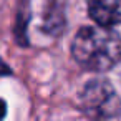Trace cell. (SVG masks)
<instances>
[{
	"mask_svg": "<svg viewBox=\"0 0 121 121\" xmlns=\"http://www.w3.org/2000/svg\"><path fill=\"white\" fill-rule=\"evenodd\" d=\"M66 0H45L43 7V32L48 35H60L66 25Z\"/></svg>",
	"mask_w": 121,
	"mask_h": 121,
	"instance_id": "4",
	"label": "cell"
},
{
	"mask_svg": "<svg viewBox=\"0 0 121 121\" xmlns=\"http://www.w3.org/2000/svg\"><path fill=\"white\" fill-rule=\"evenodd\" d=\"M73 60L85 70L108 71L121 61V37L108 27H83L71 42Z\"/></svg>",
	"mask_w": 121,
	"mask_h": 121,
	"instance_id": "1",
	"label": "cell"
},
{
	"mask_svg": "<svg viewBox=\"0 0 121 121\" xmlns=\"http://www.w3.org/2000/svg\"><path fill=\"white\" fill-rule=\"evenodd\" d=\"M5 114H7V104L4 99H0V119L5 118Z\"/></svg>",
	"mask_w": 121,
	"mask_h": 121,
	"instance_id": "6",
	"label": "cell"
},
{
	"mask_svg": "<svg viewBox=\"0 0 121 121\" xmlns=\"http://www.w3.org/2000/svg\"><path fill=\"white\" fill-rule=\"evenodd\" d=\"M80 109L90 118H116L121 99L106 80H91L80 93Z\"/></svg>",
	"mask_w": 121,
	"mask_h": 121,
	"instance_id": "2",
	"label": "cell"
},
{
	"mask_svg": "<svg viewBox=\"0 0 121 121\" xmlns=\"http://www.w3.org/2000/svg\"><path fill=\"white\" fill-rule=\"evenodd\" d=\"M7 75H12V70L9 68V65L0 58V76H7Z\"/></svg>",
	"mask_w": 121,
	"mask_h": 121,
	"instance_id": "5",
	"label": "cell"
},
{
	"mask_svg": "<svg viewBox=\"0 0 121 121\" xmlns=\"http://www.w3.org/2000/svg\"><path fill=\"white\" fill-rule=\"evenodd\" d=\"M88 15L103 27L121 23V0H88Z\"/></svg>",
	"mask_w": 121,
	"mask_h": 121,
	"instance_id": "3",
	"label": "cell"
}]
</instances>
